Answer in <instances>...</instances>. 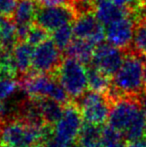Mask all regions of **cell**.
Listing matches in <instances>:
<instances>
[{
    "mask_svg": "<svg viewBox=\"0 0 146 147\" xmlns=\"http://www.w3.org/2000/svg\"><path fill=\"white\" fill-rule=\"evenodd\" d=\"M52 40L61 51H65L74 39L73 26L71 23L63 25L52 32Z\"/></svg>",
    "mask_w": 146,
    "mask_h": 147,
    "instance_id": "7402d4cb",
    "label": "cell"
},
{
    "mask_svg": "<svg viewBox=\"0 0 146 147\" xmlns=\"http://www.w3.org/2000/svg\"><path fill=\"white\" fill-rule=\"evenodd\" d=\"M33 100L36 102L43 120L47 125L55 124L62 115L64 106H62V104L60 103L48 98L33 99Z\"/></svg>",
    "mask_w": 146,
    "mask_h": 147,
    "instance_id": "d6986e66",
    "label": "cell"
},
{
    "mask_svg": "<svg viewBox=\"0 0 146 147\" xmlns=\"http://www.w3.org/2000/svg\"><path fill=\"white\" fill-rule=\"evenodd\" d=\"M21 87L20 82L15 77L0 76V103H4L13 97Z\"/></svg>",
    "mask_w": 146,
    "mask_h": 147,
    "instance_id": "603a6c76",
    "label": "cell"
},
{
    "mask_svg": "<svg viewBox=\"0 0 146 147\" xmlns=\"http://www.w3.org/2000/svg\"><path fill=\"white\" fill-rule=\"evenodd\" d=\"M145 134H146V128H145Z\"/></svg>",
    "mask_w": 146,
    "mask_h": 147,
    "instance_id": "d6a6232c",
    "label": "cell"
},
{
    "mask_svg": "<svg viewBox=\"0 0 146 147\" xmlns=\"http://www.w3.org/2000/svg\"><path fill=\"white\" fill-rule=\"evenodd\" d=\"M0 147H9V146H4V145H0ZM35 147H40V146H35Z\"/></svg>",
    "mask_w": 146,
    "mask_h": 147,
    "instance_id": "4dcf8cb0",
    "label": "cell"
},
{
    "mask_svg": "<svg viewBox=\"0 0 146 147\" xmlns=\"http://www.w3.org/2000/svg\"><path fill=\"white\" fill-rule=\"evenodd\" d=\"M143 110L137 97H121L111 105L108 125L123 135Z\"/></svg>",
    "mask_w": 146,
    "mask_h": 147,
    "instance_id": "52a82bcc",
    "label": "cell"
},
{
    "mask_svg": "<svg viewBox=\"0 0 146 147\" xmlns=\"http://www.w3.org/2000/svg\"><path fill=\"white\" fill-rule=\"evenodd\" d=\"M36 0H18L12 19L16 25H32L37 13Z\"/></svg>",
    "mask_w": 146,
    "mask_h": 147,
    "instance_id": "e0dca14e",
    "label": "cell"
},
{
    "mask_svg": "<svg viewBox=\"0 0 146 147\" xmlns=\"http://www.w3.org/2000/svg\"><path fill=\"white\" fill-rule=\"evenodd\" d=\"M88 74V88L91 91L107 94L111 88V82L109 76L104 74L95 67L87 68Z\"/></svg>",
    "mask_w": 146,
    "mask_h": 147,
    "instance_id": "ffe728a7",
    "label": "cell"
},
{
    "mask_svg": "<svg viewBox=\"0 0 146 147\" xmlns=\"http://www.w3.org/2000/svg\"><path fill=\"white\" fill-rule=\"evenodd\" d=\"M144 83H145V90H146V61L144 64Z\"/></svg>",
    "mask_w": 146,
    "mask_h": 147,
    "instance_id": "f546056e",
    "label": "cell"
},
{
    "mask_svg": "<svg viewBox=\"0 0 146 147\" xmlns=\"http://www.w3.org/2000/svg\"><path fill=\"white\" fill-rule=\"evenodd\" d=\"M1 16H2V15H1V13H0V20H1V18H2Z\"/></svg>",
    "mask_w": 146,
    "mask_h": 147,
    "instance_id": "1f68e13d",
    "label": "cell"
},
{
    "mask_svg": "<svg viewBox=\"0 0 146 147\" xmlns=\"http://www.w3.org/2000/svg\"><path fill=\"white\" fill-rule=\"evenodd\" d=\"M83 116L79 107L72 103H67L58 121L53 124L50 136L64 144H76V139L83 126Z\"/></svg>",
    "mask_w": 146,
    "mask_h": 147,
    "instance_id": "5b68a950",
    "label": "cell"
},
{
    "mask_svg": "<svg viewBox=\"0 0 146 147\" xmlns=\"http://www.w3.org/2000/svg\"><path fill=\"white\" fill-rule=\"evenodd\" d=\"M72 26L75 38L89 40L96 46L103 43L105 39L104 26L98 21L94 12L78 15Z\"/></svg>",
    "mask_w": 146,
    "mask_h": 147,
    "instance_id": "7c38bea8",
    "label": "cell"
},
{
    "mask_svg": "<svg viewBox=\"0 0 146 147\" xmlns=\"http://www.w3.org/2000/svg\"><path fill=\"white\" fill-rule=\"evenodd\" d=\"M76 17L77 14L70 5L40 7L34 22L48 32H53L61 26L73 23Z\"/></svg>",
    "mask_w": 146,
    "mask_h": 147,
    "instance_id": "9c48e42d",
    "label": "cell"
},
{
    "mask_svg": "<svg viewBox=\"0 0 146 147\" xmlns=\"http://www.w3.org/2000/svg\"><path fill=\"white\" fill-rule=\"evenodd\" d=\"M2 117H3V111H2V106L1 103H0V125L2 123Z\"/></svg>",
    "mask_w": 146,
    "mask_h": 147,
    "instance_id": "f1b7e54d",
    "label": "cell"
},
{
    "mask_svg": "<svg viewBox=\"0 0 146 147\" xmlns=\"http://www.w3.org/2000/svg\"><path fill=\"white\" fill-rule=\"evenodd\" d=\"M93 12L98 21L103 26L108 25L128 14L133 13L126 8H122L112 3L109 0H94Z\"/></svg>",
    "mask_w": 146,
    "mask_h": 147,
    "instance_id": "4fadbf2b",
    "label": "cell"
},
{
    "mask_svg": "<svg viewBox=\"0 0 146 147\" xmlns=\"http://www.w3.org/2000/svg\"><path fill=\"white\" fill-rule=\"evenodd\" d=\"M40 7H50V6H65L71 5L72 0H36Z\"/></svg>",
    "mask_w": 146,
    "mask_h": 147,
    "instance_id": "4316f807",
    "label": "cell"
},
{
    "mask_svg": "<svg viewBox=\"0 0 146 147\" xmlns=\"http://www.w3.org/2000/svg\"><path fill=\"white\" fill-rule=\"evenodd\" d=\"M18 0H0V13L4 17L12 18Z\"/></svg>",
    "mask_w": 146,
    "mask_h": 147,
    "instance_id": "484cf974",
    "label": "cell"
},
{
    "mask_svg": "<svg viewBox=\"0 0 146 147\" xmlns=\"http://www.w3.org/2000/svg\"><path fill=\"white\" fill-rule=\"evenodd\" d=\"M96 45L86 39L75 38L72 40L66 50L64 51L67 57H71L82 63H91Z\"/></svg>",
    "mask_w": 146,
    "mask_h": 147,
    "instance_id": "5bb4252c",
    "label": "cell"
},
{
    "mask_svg": "<svg viewBox=\"0 0 146 147\" xmlns=\"http://www.w3.org/2000/svg\"><path fill=\"white\" fill-rule=\"evenodd\" d=\"M134 17V13H131L104 26L107 42L123 50H129L135 31Z\"/></svg>",
    "mask_w": 146,
    "mask_h": 147,
    "instance_id": "8fae6325",
    "label": "cell"
},
{
    "mask_svg": "<svg viewBox=\"0 0 146 147\" xmlns=\"http://www.w3.org/2000/svg\"><path fill=\"white\" fill-rule=\"evenodd\" d=\"M126 147H145V144L143 139H140V140H137V141L129 142V144Z\"/></svg>",
    "mask_w": 146,
    "mask_h": 147,
    "instance_id": "83f0119b",
    "label": "cell"
},
{
    "mask_svg": "<svg viewBox=\"0 0 146 147\" xmlns=\"http://www.w3.org/2000/svg\"><path fill=\"white\" fill-rule=\"evenodd\" d=\"M34 46L27 41H19L12 50V56L14 59L16 69L22 74H26L32 67Z\"/></svg>",
    "mask_w": 146,
    "mask_h": 147,
    "instance_id": "9a60e30c",
    "label": "cell"
},
{
    "mask_svg": "<svg viewBox=\"0 0 146 147\" xmlns=\"http://www.w3.org/2000/svg\"><path fill=\"white\" fill-rule=\"evenodd\" d=\"M51 128L36 126L21 118H13L0 125V145L9 147L39 146L49 136Z\"/></svg>",
    "mask_w": 146,
    "mask_h": 147,
    "instance_id": "7a4b0ae2",
    "label": "cell"
},
{
    "mask_svg": "<svg viewBox=\"0 0 146 147\" xmlns=\"http://www.w3.org/2000/svg\"><path fill=\"white\" fill-rule=\"evenodd\" d=\"M144 64L141 55L127 50L124 61L113 77L111 88L106 94L111 102L121 97L138 98L144 92Z\"/></svg>",
    "mask_w": 146,
    "mask_h": 147,
    "instance_id": "6da1fadb",
    "label": "cell"
},
{
    "mask_svg": "<svg viewBox=\"0 0 146 147\" xmlns=\"http://www.w3.org/2000/svg\"><path fill=\"white\" fill-rule=\"evenodd\" d=\"M61 62V50L52 39H46L34 48L32 69L36 73H55Z\"/></svg>",
    "mask_w": 146,
    "mask_h": 147,
    "instance_id": "30bf717a",
    "label": "cell"
},
{
    "mask_svg": "<svg viewBox=\"0 0 146 147\" xmlns=\"http://www.w3.org/2000/svg\"><path fill=\"white\" fill-rule=\"evenodd\" d=\"M78 100L77 106L85 122L101 125L107 121L112 102L106 94L90 90L84 93Z\"/></svg>",
    "mask_w": 146,
    "mask_h": 147,
    "instance_id": "8992f818",
    "label": "cell"
},
{
    "mask_svg": "<svg viewBox=\"0 0 146 147\" xmlns=\"http://www.w3.org/2000/svg\"><path fill=\"white\" fill-rule=\"evenodd\" d=\"M126 50L113 46L110 43L97 45L92 57V66L107 76H113L121 67L126 56Z\"/></svg>",
    "mask_w": 146,
    "mask_h": 147,
    "instance_id": "ba28073f",
    "label": "cell"
},
{
    "mask_svg": "<svg viewBox=\"0 0 146 147\" xmlns=\"http://www.w3.org/2000/svg\"><path fill=\"white\" fill-rule=\"evenodd\" d=\"M101 135V126L86 122L82 126L77 144L79 147H104Z\"/></svg>",
    "mask_w": 146,
    "mask_h": 147,
    "instance_id": "ac0fdd59",
    "label": "cell"
},
{
    "mask_svg": "<svg viewBox=\"0 0 146 147\" xmlns=\"http://www.w3.org/2000/svg\"><path fill=\"white\" fill-rule=\"evenodd\" d=\"M109 1L122 8H126L133 13L137 11H141V9H142L141 0H109Z\"/></svg>",
    "mask_w": 146,
    "mask_h": 147,
    "instance_id": "d4e9b609",
    "label": "cell"
},
{
    "mask_svg": "<svg viewBox=\"0 0 146 147\" xmlns=\"http://www.w3.org/2000/svg\"><path fill=\"white\" fill-rule=\"evenodd\" d=\"M132 45L134 52L146 58V15L137 20Z\"/></svg>",
    "mask_w": 146,
    "mask_h": 147,
    "instance_id": "44dd1931",
    "label": "cell"
},
{
    "mask_svg": "<svg viewBox=\"0 0 146 147\" xmlns=\"http://www.w3.org/2000/svg\"><path fill=\"white\" fill-rule=\"evenodd\" d=\"M19 42L17 25L12 18L2 17L0 20V50L12 51Z\"/></svg>",
    "mask_w": 146,
    "mask_h": 147,
    "instance_id": "2e32d148",
    "label": "cell"
},
{
    "mask_svg": "<svg viewBox=\"0 0 146 147\" xmlns=\"http://www.w3.org/2000/svg\"><path fill=\"white\" fill-rule=\"evenodd\" d=\"M20 85L30 99L48 98L62 105L68 102V94L59 81L49 74H26L20 81Z\"/></svg>",
    "mask_w": 146,
    "mask_h": 147,
    "instance_id": "3957f363",
    "label": "cell"
},
{
    "mask_svg": "<svg viewBox=\"0 0 146 147\" xmlns=\"http://www.w3.org/2000/svg\"><path fill=\"white\" fill-rule=\"evenodd\" d=\"M55 73L57 74V80L66 91L69 98L79 99L86 92L88 74L87 68L82 62L66 57L62 60Z\"/></svg>",
    "mask_w": 146,
    "mask_h": 147,
    "instance_id": "277c9868",
    "label": "cell"
},
{
    "mask_svg": "<svg viewBox=\"0 0 146 147\" xmlns=\"http://www.w3.org/2000/svg\"><path fill=\"white\" fill-rule=\"evenodd\" d=\"M46 39H48V31L40 27L37 24H35V25L32 24L25 41H27L32 46H37V45L44 42Z\"/></svg>",
    "mask_w": 146,
    "mask_h": 147,
    "instance_id": "cb8c5ba5",
    "label": "cell"
}]
</instances>
